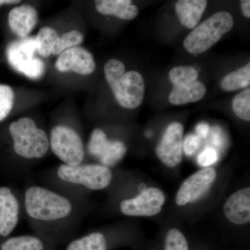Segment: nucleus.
<instances>
[{"label": "nucleus", "mask_w": 250, "mask_h": 250, "mask_svg": "<svg viewBox=\"0 0 250 250\" xmlns=\"http://www.w3.org/2000/svg\"><path fill=\"white\" fill-rule=\"evenodd\" d=\"M26 213L31 220L42 223H56L68 218L74 205L67 197L42 187L28 188L24 192Z\"/></svg>", "instance_id": "nucleus-1"}, {"label": "nucleus", "mask_w": 250, "mask_h": 250, "mask_svg": "<svg viewBox=\"0 0 250 250\" xmlns=\"http://www.w3.org/2000/svg\"><path fill=\"white\" fill-rule=\"evenodd\" d=\"M15 152L27 159H41L49 148V136L30 118H20L9 126Z\"/></svg>", "instance_id": "nucleus-2"}, {"label": "nucleus", "mask_w": 250, "mask_h": 250, "mask_svg": "<svg viewBox=\"0 0 250 250\" xmlns=\"http://www.w3.org/2000/svg\"><path fill=\"white\" fill-rule=\"evenodd\" d=\"M233 19L228 12H218L206 20L187 36L184 45L193 54L203 53L214 45L224 34L231 31Z\"/></svg>", "instance_id": "nucleus-3"}, {"label": "nucleus", "mask_w": 250, "mask_h": 250, "mask_svg": "<svg viewBox=\"0 0 250 250\" xmlns=\"http://www.w3.org/2000/svg\"><path fill=\"white\" fill-rule=\"evenodd\" d=\"M57 174L62 182L92 190L106 188L113 178L109 167L99 164H81L73 166L62 164L57 169Z\"/></svg>", "instance_id": "nucleus-4"}, {"label": "nucleus", "mask_w": 250, "mask_h": 250, "mask_svg": "<svg viewBox=\"0 0 250 250\" xmlns=\"http://www.w3.org/2000/svg\"><path fill=\"white\" fill-rule=\"evenodd\" d=\"M35 38L13 41L6 48L8 62L15 70L31 80H39L45 72L42 60L36 57Z\"/></svg>", "instance_id": "nucleus-5"}, {"label": "nucleus", "mask_w": 250, "mask_h": 250, "mask_svg": "<svg viewBox=\"0 0 250 250\" xmlns=\"http://www.w3.org/2000/svg\"><path fill=\"white\" fill-rule=\"evenodd\" d=\"M49 147L63 164L77 166L84 159V147L80 134L69 126H54L49 137Z\"/></svg>", "instance_id": "nucleus-6"}, {"label": "nucleus", "mask_w": 250, "mask_h": 250, "mask_svg": "<svg viewBox=\"0 0 250 250\" xmlns=\"http://www.w3.org/2000/svg\"><path fill=\"white\" fill-rule=\"evenodd\" d=\"M111 86L115 98L122 106L135 108L142 103L145 93V83L139 72H125Z\"/></svg>", "instance_id": "nucleus-7"}, {"label": "nucleus", "mask_w": 250, "mask_h": 250, "mask_svg": "<svg viewBox=\"0 0 250 250\" xmlns=\"http://www.w3.org/2000/svg\"><path fill=\"white\" fill-rule=\"evenodd\" d=\"M90 155L100 161L101 165L113 167L124 157L126 147L121 141H111L102 129H94L87 146Z\"/></svg>", "instance_id": "nucleus-8"}, {"label": "nucleus", "mask_w": 250, "mask_h": 250, "mask_svg": "<svg viewBox=\"0 0 250 250\" xmlns=\"http://www.w3.org/2000/svg\"><path fill=\"white\" fill-rule=\"evenodd\" d=\"M165 196L156 188H149L134 198L121 202L122 213L127 216H152L158 214L165 203Z\"/></svg>", "instance_id": "nucleus-9"}, {"label": "nucleus", "mask_w": 250, "mask_h": 250, "mask_svg": "<svg viewBox=\"0 0 250 250\" xmlns=\"http://www.w3.org/2000/svg\"><path fill=\"white\" fill-rule=\"evenodd\" d=\"M183 132V126L180 123H172L167 126L156 147L158 157L167 167H176L182 161Z\"/></svg>", "instance_id": "nucleus-10"}, {"label": "nucleus", "mask_w": 250, "mask_h": 250, "mask_svg": "<svg viewBox=\"0 0 250 250\" xmlns=\"http://www.w3.org/2000/svg\"><path fill=\"white\" fill-rule=\"evenodd\" d=\"M216 177L213 167H206L188 177L181 186L176 196V203L184 206L197 201L208 191Z\"/></svg>", "instance_id": "nucleus-11"}, {"label": "nucleus", "mask_w": 250, "mask_h": 250, "mask_svg": "<svg viewBox=\"0 0 250 250\" xmlns=\"http://www.w3.org/2000/svg\"><path fill=\"white\" fill-rule=\"evenodd\" d=\"M55 67L59 72H75L81 75H89L95 71L96 64L90 52L77 46L59 54Z\"/></svg>", "instance_id": "nucleus-12"}, {"label": "nucleus", "mask_w": 250, "mask_h": 250, "mask_svg": "<svg viewBox=\"0 0 250 250\" xmlns=\"http://www.w3.org/2000/svg\"><path fill=\"white\" fill-rule=\"evenodd\" d=\"M20 203L12 190L0 187V236H9L19 222Z\"/></svg>", "instance_id": "nucleus-13"}, {"label": "nucleus", "mask_w": 250, "mask_h": 250, "mask_svg": "<svg viewBox=\"0 0 250 250\" xmlns=\"http://www.w3.org/2000/svg\"><path fill=\"white\" fill-rule=\"evenodd\" d=\"M225 216L236 225L250 221V188H245L232 194L224 206Z\"/></svg>", "instance_id": "nucleus-14"}, {"label": "nucleus", "mask_w": 250, "mask_h": 250, "mask_svg": "<svg viewBox=\"0 0 250 250\" xmlns=\"http://www.w3.org/2000/svg\"><path fill=\"white\" fill-rule=\"evenodd\" d=\"M39 15L34 6L22 4L9 12L8 22L11 30L21 39L27 38L35 28Z\"/></svg>", "instance_id": "nucleus-15"}, {"label": "nucleus", "mask_w": 250, "mask_h": 250, "mask_svg": "<svg viewBox=\"0 0 250 250\" xmlns=\"http://www.w3.org/2000/svg\"><path fill=\"white\" fill-rule=\"evenodd\" d=\"M207 6L205 0H179L176 3V13L184 26L193 29L201 19Z\"/></svg>", "instance_id": "nucleus-16"}, {"label": "nucleus", "mask_w": 250, "mask_h": 250, "mask_svg": "<svg viewBox=\"0 0 250 250\" xmlns=\"http://www.w3.org/2000/svg\"><path fill=\"white\" fill-rule=\"evenodd\" d=\"M97 11L106 16H114L123 20H132L139 9L130 0H98L95 1Z\"/></svg>", "instance_id": "nucleus-17"}, {"label": "nucleus", "mask_w": 250, "mask_h": 250, "mask_svg": "<svg viewBox=\"0 0 250 250\" xmlns=\"http://www.w3.org/2000/svg\"><path fill=\"white\" fill-rule=\"evenodd\" d=\"M206 91L205 85L196 81L189 84L174 86L169 95V101L173 105L195 103L203 98Z\"/></svg>", "instance_id": "nucleus-18"}, {"label": "nucleus", "mask_w": 250, "mask_h": 250, "mask_svg": "<svg viewBox=\"0 0 250 250\" xmlns=\"http://www.w3.org/2000/svg\"><path fill=\"white\" fill-rule=\"evenodd\" d=\"M1 250H43L44 244L40 238L30 235L11 237L0 247Z\"/></svg>", "instance_id": "nucleus-19"}, {"label": "nucleus", "mask_w": 250, "mask_h": 250, "mask_svg": "<svg viewBox=\"0 0 250 250\" xmlns=\"http://www.w3.org/2000/svg\"><path fill=\"white\" fill-rule=\"evenodd\" d=\"M250 84V63L238 69L224 77L221 87L227 91H233L246 88Z\"/></svg>", "instance_id": "nucleus-20"}, {"label": "nucleus", "mask_w": 250, "mask_h": 250, "mask_svg": "<svg viewBox=\"0 0 250 250\" xmlns=\"http://www.w3.org/2000/svg\"><path fill=\"white\" fill-rule=\"evenodd\" d=\"M107 243L103 233L93 232L71 242L67 250H106Z\"/></svg>", "instance_id": "nucleus-21"}, {"label": "nucleus", "mask_w": 250, "mask_h": 250, "mask_svg": "<svg viewBox=\"0 0 250 250\" xmlns=\"http://www.w3.org/2000/svg\"><path fill=\"white\" fill-rule=\"evenodd\" d=\"M59 34L52 28L42 27L38 33L35 38L36 51L44 58L49 57L52 54V48Z\"/></svg>", "instance_id": "nucleus-22"}, {"label": "nucleus", "mask_w": 250, "mask_h": 250, "mask_svg": "<svg viewBox=\"0 0 250 250\" xmlns=\"http://www.w3.org/2000/svg\"><path fill=\"white\" fill-rule=\"evenodd\" d=\"M169 78L174 86L187 85L196 82L198 72L195 67L189 65H181L174 67L169 72Z\"/></svg>", "instance_id": "nucleus-23"}, {"label": "nucleus", "mask_w": 250, "mask_h": 250, "mask_svg": "<svg viewBox=\"0 0 250 250\" xmlns=\"http://www.w3.org/2000/svg\"><path fill=\"white\" fill-rule=\"evenodd\" d=\"M83 36L80 31L72 30L58 36L52 48V54L59 55L71 47H77L82 43Z\"/></svg>", "instance_id": "nucleus-24"}, {"label": "nucleus", "mask_w": 250, "mask_h": 250, "mask_svg": "<svg viewBox=\"0 0 250 250\" xmlns=\"http://www.w3.org/2000/svg\"><path fill=\"white\" fill-rule=\"evenodd\" d=\"M236 116L243 121H250V89L243 90L235 97L232 103Z\"/></svg>", "instance_id": "nucleus-25"}, {"label": "nucleus", "mask_w": 250, "mask_h": 250, "mask_svg": "<svg viewBox=\"0 0 250 250\" xmlns=\"http://www.w3.org/2000/svg\"><path fill=\"white\" fill-rule=\"evenodd\" d=\"M14 93L9 85L0 84V122L4 121L12 110Z\"/></svg>", "instance_id": "nucleus-26"}, {"label": "nucleus", "mask_w": 250, "mask_h": 250, "mask_svg": "<svg viewBox=\"0 0 250 250\" xmlns=\"http://www.w3.org/2000/svg\"><path fill=\"white\" fill-rule=\"evenodd\" d=\"M164 250H188L187 238L177 229H172L166 236Z\"/></svg>", "instance_id": "nucleus-27"}, {"label": "nucleus", "mask_w": 250, "mask_h": 250, "mask_svg": "<svg viewBox=\"0 0 250 250\" xmlns=\"http://www.w3.org/2000/svg\"><path fill=\"white\" fill-rule=\"evenodd\" d=\"M125 67L124 63L120 60L112 59L108 60L104 65V75L108 84L111 85L122 75H124Z\"/></svg>", "instance_id": "nucleus-28"}, {"label": "nucleus", "mask_w": 250, "mask_h": 250, "mask_svg": "<svg viewBox=\"0 0 250 250\" xmlns=\"http://www.w3.org/2000/svg\"><path fill=\"white\" fill-rule=\"evenodd\" d=\"M218 159V154L216 149L213 147H207L197 156V163L206 168L214 164Z\"/></svg>", "instance_id": "nucleus-29"}, {"label": "nucleus", "mask_w": 250, "mask_h": 250, "mask_svg": "<svg viewBox=\"0 0 250 250\" xmlns=\"http://www.w3.org/2000/svg\"><path fill=\"white\" fill-rule=\"evenodd\" d=\"M200 146V138L196 135L189 134L183 141V149L186 155L190 156L194 154Z\"/></svg>", "instance_id": "nucleus-30"}, {"label": "nucleus", "mask_w": 250, "mask_h": 250, "mask_svg": "<svg viewBox=\"0 0 250 250\" xmlns=\"http://www.w3.org/2000/svg\"><path fill=\"white\" fill-rule=\"evenodd\" d=\"M210 141L215 147L223 149L226 144V137L223 130L220 126H213L210 130Z\"/></svg>", "instance_id": "nucleus-31"}, {"label": "nucleus", "mask_w": 250, "mask_h": 250, "mask_svg": "<svg viewBox=\"0 0 250 250\" xmlns=\"http://www.w3.org/2000/svg\"><path fill=\"white\" fill-rule=\"evenodd\" d=\"M196 132L199 138L207 139L210 133L209 126L206 123H200L197 126Z\"/></svg>", "instance_id": "nucleus-32"}, {"label": "nucleus", "mask_w": 250, "mask_h": 250, "mask_svg": "<svg viewBox=\"0 0 250 250\" xmlns=\"http://www.w3.org/2000/svg\"><path fill=\"white\" fill-rule=\"evenodd\" d=\"M241 9L243 14L246 18H250V1L243 0L241 1Z\"/></svg>", "instance_id": "nucleus-33"}, {"label": "nucleus", "mask_w": 250, "mask_h": 250, "mask_svg": "<svg viewBox=\"0 0 250 250\" xmlns=\"http://www.w3.org/2000/svg\"><path fill=\"white\" fill-rule=\"evenodd\" d=\"M21 1L18 0H0V6L4 4H18Z\"/></svg>", "instance_id": "nucleus-34"}, {"label": "nucleus", "mask_w": 250, "mask_h": 250, "mask_svg": "<svg viewBox=\"0 0 250 250\" xmlns=\"http://www.w3.org/2000/svg\"><path fill=\"white\" fill-rule=\"evenodd\" d=\"M146 136H147V137L148 138L151 137V136H152V132L151 131H146Z\"/></svg>", "instance_id": "nucleus-35"}]
</instances>
